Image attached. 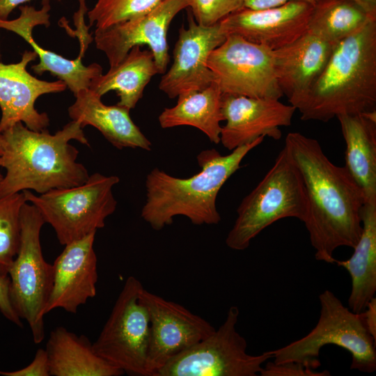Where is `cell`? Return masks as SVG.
<instances>
[{"label":"cell","instance_id":"17","mask_svg":"<svg viewBox=\"0 0 376 376\" xmlns=\"http://www.w3.org/2000/svg\"><path fill=\"white\" fill-rule=\"evenodd\" d=\"M36 58L34 51L26 50L17 63H0L1 132L18 122L34 131L45 130L49 125L48 115L36 109V101L44 94L64 91L67 85L59 79L47 81L31 75L26 67Z\"/></svg>","mask_w":376,"mask_h":376},{"label":"cell","instance_id":"10","mask_svg":"<svg viewBox=\"0 0 376 376\" xmlns=\"http://www.w3.org/2000/svg\"><path fill=\"white\" fill-rule=\"evenodd\" d=\"M143 288L136 277L127 279L110 315L92 343L98 356L129 375L147 376L150 318L139 298Z\"/></svg>","mask_w":376,"mask_h":376},{"label":"cell","instance_id":"15","mask_svg":"<svg viewBox=\"0 0 376 376\" xmlns=\"http://www.w3.org/2000/svg\"><path fill=\"white\" fill-rule=\"evenodd\" d=\"M313 5L292 0L274 8L253 10L242 8L219 22L227 36L238 35L272 50L283 47L307 32Z\"/></svg>","mask_w":376,"mask_h":376},{"label":"cell","instance_id":"11","mask_svg":"<svg viewBox=\"0 0 376 376\" xmlns=\"http://www.w3.org/2000/svg\"><path fill=\"white\" fill-rule=\"evenodd\" d=\"M207 66L222 94L280 99L273 50L229 34L210 54Z\"/></svg>","mask_w":376,"mask_h":376},{"label":"cell","instance_id":"13","mask_svg":"<svg viewBox=\"0 0 376 376\" xmlns=\"http://www.w3.org/2000/svg\"><path fill=\"white\" fill-rule=\"evenodd\" d=\"M187 0H162L148 12L105 29H95L96 47L107 57L110 67L118 65L134 46L146 45L159 74L166 72L169 62L167 32L173 18L187 8Z\"/></svg>","mask_w":376,"mask_h":376},{"label":"cell","instance_id":"25","mask_svg":"<svg viewBox=\"0 0 376 376\" xmlns=\"http://www.w3.org/2000/svg\"><path fill=\"white\" fill-rule=\"evenodd\" d=\"M157 74L159 71L151 51L143 50L136 45L118 65L92 79L89 88L100 97L116 91L120 99L117 104L130 110L135 107L145 87Z\"/></svg>","mask_w":376,"mask_h":376},{"label":"cell","instance_id":"14","mask_svg":"<svg viewBox=\"0 0 376 376\" xmlns=\"http://www.w3.org/2000/svg\"><path fill=\"white\" fill-rule=\"evenodd\" d=\"M187 19L188 27L182 26L179 29L173 64L164 73L159 84V88L171 99L203 90L216 81L207 65V59L226 38L219 22L212 26L200 25L190 10Z\"/></svg>","mask_w":376,"mask_h":376},{"label":"cell","instance_id":"31","mask_svg":"<svg viewBox=\"0 0 376 376\" xmlns=\"http://www.w3.org/2000/svg\"><path fill=\"white\" fill-rule=\"evenodd\" d=\"M260 375L262 376H328V370L315 371L297 362L275 363L267 361Z\"/></svg>","mask_w":376,"mask_h":376},{"label":"cell","instance_id":"18","mask_svg":"<svg viewBox=\"0 0 376 376\" xmlns=\"http://www.w3.org/2000/svg\"><path fill=\"white\" fill-rule=\"evenodd\" d=\"M95 235L64 245L52 265L53 283L44 315L56 308L76 313L79 306L95 296L98 273Z\"/></svg>","mask_w":376,"mask_h":376},{"label":"cell","instance_id":"38","mask_svg":"<svg viewBox=\"0 0 376 376\" xmlns=\"http://www.w3.org/2000/svg\"><path fill=\"white\" fill-rule=\"evenodd\" d=\"M3 145H4V138H3L2 132H0V155L3 152ZM2 178H3V175L0 173V181L2 180Z\"/></svg>","mask_w":376,"mask_h":376},{"label":"cell","instance_id":"4","mask_svg":"<svg viewBox=\"0 0 376 376\" xmlns=\"http://www.w3.org/2000/svg\"><path fill=\"white\" fill-rule=\"evenodd\" d=\"M264 138L237 147L226 155L214 148L201 151L197 155L201 170L187 178L154 168L146 177V201L141 217L156 230L171 224L175 216L186 217L195 225L219 224L221 216L216 201L219 190Z\"/></svg>","mask_w":376,"mask_h":376},{"label":"cell","instance_id":"12","mask_svg":"<svg viewBox=\"0 0 376 376\" xmlns=\"http://www.w3.org/2000/svg\"><path fill=\"white\" fill-rule=\"evenodd\" d=\"M139 298L150 318L147 376H154L170 359L215 329L209 322L183 306L166 300L144 288Z\"/></svg>","mask_w":376,"mask_h":376},{"label":"cell","instance_id":"19","mask_svg":"<svg viewBox=\"0 0 376 376\" xmlns=\"http://www.w3.org/2000/svg\"><path fill=\"white\" fill-rule=\"evenodd\" d=\"M50 8L49 0H42L39 10L31 6H20L19 16L14 19H0V29L17 34L31 45L39 58V63L31 67L36 75L50 72L64 81L75 95L81 90L89 88L92 79L102 74V68L97 63L84 65L81 61L83 52L77 58L70 60L38 45L33 38V29L38 25H50Z\"/></svg>","mask_w":376,"mask_h":376},{"label":"cell","instance_id":"3","mask_svg":"<svg viewBox=\"0 0 376 376\" xmlns=\"http://www.w3.org/2000/svg\"><path fill=\"white\" fill-rule=\"evenodd\" d=\"M294 107L302 120L324 123L376 110V19L334 45L322 73Z\"/></svg>","mask_w":376,"mask_h":376},{"label":"cell","instance_id":"27","mask_svg":"<svg viewBox=\"0 0 376 376\" xmlns=\"http://www.w3.org/2000/svg\"><path fill=\"white\" fill-rule=\"evenodd\" d=\"M375 19L352 0H319L313 5L307 32L336 45Z\"/></svg>","mask_w":376,"mask_h":376},{"label":"cell","instance_id":"29","mask_svg":"<svg viewBox=\"0 0 376 376\" xmlns=\"http://www.w3.org/2000/svg\"><path fill=\"white\" fill-rule=\"evenodd\" d=\"M162 0H97L88 12L90 26L105 29L116 24L143 15Z\"/></svg>","mask_w":376,"mask_h":376},{"label":"cell","instance_id":"22","mask_svg":"<svg viewBox=\"0 0 376 376\" xmlns=\"http://www.w3.org/2000/svg\"><path fill=\"white\" fill-rule=\"evenodd\" d=\"M345 142V165L366 203L376 202V110L337 117Z\"/></svg>","mask_w":376,"mask_h":376},{"label":"cell","instance_id":"2","mask_svg":"<svg viewBox=\"0 0 376 376\" xmlns=\"http://www.w3.org/2000/svg\"><path fill=\"white\" fill-rule=\"evenodd\" d=\"M2 134L0 167L6 174L0 181V198L24 190L42 194L79 185L89 177L84 165L77 162L78 150L70 144L76 140L89 146L78 121L72 120L54 134L30 130L22 122Z\"/></svg>","mask_w":376,"mask_h":376},{"label":"cell","instance_id":"20","mask_svg":"<svg viewBox=\"0 0 376 376\" xmlns=\"http://www.w3.org/2000/svg\"><path fill=\"white\" fill-rule=\"evenodd\" d=\"M334 44L306 32L293 42L273 50L278 85L292 106L320 75Z\"/></svg>","mask_w":376,"mask_h":376},{"label":"cell","instance_id":"35","mask_svg":"<svg viewBox=\"0 0 376 376\" xmlns=\"http://www.w3.org/2000/svg\"><path fill=\"white\" fill-rule=\"evenodd\" d=\"M362 315L367 329L376 340V299L375 297L368 302Z\"/></svg>","mask_w":376,"mask_h":376},{"label":"cell","instance_id":"32","mask_svg":"<svg viewBox=\"0 0 376 376\" xmlns=\"http://www.w3.org/2000/svg\"><path fill=\"white\" fill-rule=\"evenodd\" d=\"M2 376H50L47 353L45 349L39 348L33 361L23 368L4 371L0 370Z\"/></svg>","mask_w":376,"mask_h":376},{"label":"cell","instance_id":"24","mask_svg":"<svg viewBox=\"0 0 376 376\" xmlns=\"http://www.w3.org/2000/svg\"><path fill=\"white\" fill-rule=\"evenodd\" d=\"M362 232L352 256L334 263L343 267L351 278L348 308L363 312L376 292V202L365 203L361 210Z\"/></svg>","mask_w":376,"mask_h":376},{"label":"cell","instance_id":"33","mask_svg":"<svg viewBox=\"0 0 376 376\" xmlns=\"http://www.w3.org/2000/svg\"><path fill=\"white\" fill-rule=\"evenodd\" d=\"M0 312L9 321L22 327V320L15 311L10 296V279L0 275Z\"/></svg>","mask_w":376,"mask_h":376},{"label":"cell","instance_id":"26","mask_svg":"<svg viewBox=\"0 0 376 376\" xmlns=\"http://www.w3.org/2000/svg\"><path fill=\"white\" fill-rule=\"evenodd\" d=\"M221 97L222 93L216 81L203 90L180 95L174 107L165 108L159 114V123L164 129L182 125L196 127L211 142L218 144L220 123L224 121Z\"/></svg>","mask_w":376,"mask_h":376},{"label":"cell","instance_id":"16","mask_svg":"<svg viewBox=\"0 0 376 376\" xmlns=\"http://www.w3.org/2000/svg\"><path fill=\"white\" fill-rule=\"evenodd\" d=\"M296 108L279 99L254 98L222 94L221 112L226 123L221 126L220 142L233 150L260 136L281 138V127H288Z\"/></svg>","mask_w":376,"mask_h":376},{"label":"cell","instance_id":"9","mask_svg":"<svg viewBox=\"0 0 376 376\" xmlns=\"http://www.w3.org/2000/svg\"><path fill=\"white\" fill-rule=\"evenodd\" d=\"M240 315L229 308L225 321L210 335L170 359L154 376H257L272 352L247 353L246 339L236 329Z\"/></svg>","mask_w":376,"mask_h":376},{"label":"cell","instance_id":"1","mask_svg":"<svg viewBox=\"0 0 376 376\" xmlns=\"http://www.w3.org/2000/svg\"><path fill=\"white\" fill-rule=\"evenodd\" d=\"M284 146L304 183L307 211L303 222L315 258L334 263L336 249H353L360 238L363 194L347 169L333 164L316 139L292 132Z\"/></svg>","mask_w":376,"mask_h":376},{"label":"cell","instance_id":"21","mask_svg":"<svg viewBox=\"0 0 376 376\" xmlns=\"http://www.w3.org/2000/svg\"><path fill=\"white\" fill-rule=\"evenodd\" d=\"M75 102L68 108L72 120L84 128L91 125L118 149L125 148L150 150L152 143L142 133L130 116V109L116 105H106L100 96L86 88L79 91Z\"/></svg>","mask_w":376,"mask_h":376},{"label":"cell","instance_id":"28","mask_svg":"<svg viewBox=\"0 0 376 376\" xmlns=\"http://www.w3.org/2000/svg\"><path fill=\"white\" fill-rule=\"evenodd\" d=\"M26 202L24 193L0 198V275L8 276L18 251L21 211Z\"/></svg>","mask_w":376,"mask_h":376},{"label":"cell","instance_id":"6","mask_svg":"<svg viewBox=\"0 0 376 376\" xmlns=\"http://www.w3.org/2000/svg\"><path fill=\"white\" fill-rule=\"evenodd\" d=\"M320 315L315 327L303 338L272 352L273 362H297L315 370L320 352L334 345L350 352V368L372 373L376 370V340L365 324L362 312L352 311L330 290L319 295Z\"/></svg>","mask_w":376,"mask_h":376},{"label":"cell","instance_id":"5","mask_svg":"<svg viewBox=\"0 0 376 376\" xmlns=\"http://www.w3.org/2000/svg\"><path fill=\"white\" fill-rule=\"evenodd\" d=\"M306 211L301 177L284 146L270 169L238 206L226 244L233 250H244L269 226L287 217L303 221Z\"/></svg>","mask_w":376,"mask_h":376},{"label":"cell","instance_id":"34","mask_svg":"<svg viewBox=\"0 0 376 376\" xmlns=\"http://www.w3.org/2000/svg\"><path fill=\"white\" fill-rule=\"evenodd\" d=\"M292 0H244V8L259 10L269 8L282 6L288 1ZM306 1L313 5L316 3L319 0H300Z\"/></svg>","mask_w":376,"mask_h":376},{"label":"cell","instance_id":"36","mask_svg":"<svg viewBox=\"0 0 376 376\" xmlns=\"http://www.w3.org/2000/svg\"><path fill=\"white\" fill-rule=\"evenodd\" d=\"M31 0H0V19H8L11 12L17 6Z\"/></svg>","mask_w":376,"mask_h":376},{"label":"cell","instance_id":"30","mask_svg":"<svg viewBox=\"0 0 376 376\" xmlns=\"http://www.w3.org/2000/svg\"><path fill=\"white\" fill-rule=\"evenodd\" d=\"M194 20L202 26H212L232 13L244 8V0H187Z\"/></svg>","mask_w":376,"mask_h":376},{"label":"cell","instance_id":"37","mask_svg":"<svg viewBox=\"0 0 376 376\" xmlns=\"http://www.w3.org/2000/svg\"><path fill=\"white\" fill-rule=\"evenodd\" d=\"M363 8L370 16L376 18V0H352Z\"/></svg>","mask_w":376,"mask_h":376},{"label":"cell","instance_id":"7","mask_svg":"<svg viewBox=\"0 0 376 376\" xmlns=\"http://www.w3.org/2000/svg\"><path fill=\"white\" fill-rule=\"evenodd\" d=\"M119 180L116 175L95 173L79 185L54 189L42 194H34L30 190L22 192L45 222L52 226L58 242L64 246L104 227L106 219L117 206L112 189Z\"/></svg>","mask_w":376,"mask_h":376},{"label":"cell","instance_id":"8","mask_svg":"<svg viewBox=\"0 0 376 376\" xmlns=\"http://www.w3.org/2000/svg\"><path fill=\"white\" fill-rule=\"evenodd\" d=\"M45 224L36 207L26 201L21 211L18 251L8 272L12 305L28 323L36 344L45 338L43 311L53 283V265L45 260L40 244Z\"/></svg>","mask_w":376,"mask_h":376},{"label":"cell","instance_id":"23","mask_svg":"<svg viewBox=\"0 0 376 376\" xmlns=\"http://www.w3.org/2000/svg\"><path fill=\"white\" fill-rule=\"evenodd\" d=\"M51 376H120L124 373L98 356L88 338L63 327L52 330L46 344Z\"/></svg>","mask_w":376,"mask_h":376}]
</instances>
